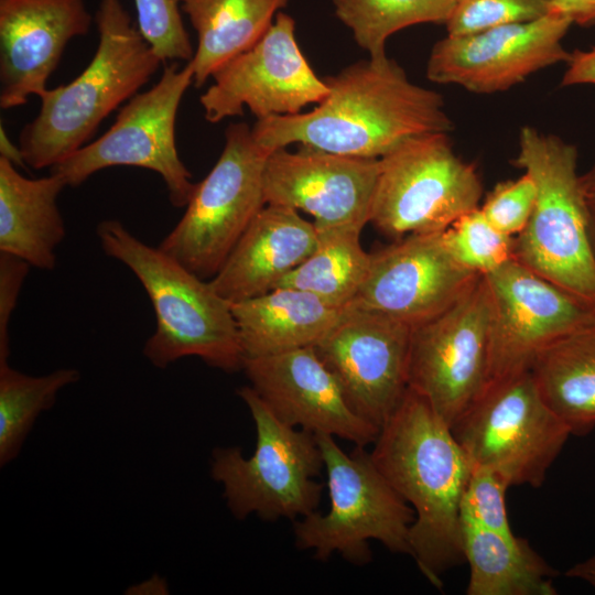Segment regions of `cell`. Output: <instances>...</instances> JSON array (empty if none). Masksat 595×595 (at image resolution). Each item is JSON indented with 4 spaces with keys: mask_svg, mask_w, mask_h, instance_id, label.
<instances>
[{
    "mask_svg": "<svg viewBox=\"0 0 595 595\" xmlns=\"http://www.w3.org/2000/svg\"><path fill=\"white\" fill-rule=\"evenodd\" d=\"M324 80L328 94L313 110L257 120L256 140L272 151L296 143L380 159L409 137L453 130L443 97L410 82L388 56L357 62Z\"/></svg>",
    "mask_w": 595,
    "mask_h": 595,
    "instance_id": "cell-1",
    "label": "cell"
},
{
    "mask_svg": "<svg viewBox=\"0 0 595 595\" xmlns=\"http://www.w3.org/2000/svg\"><path fill=\"white\" fill-rule=\"evenodd\" d=\"M369 453L414 510L410 555L426 580L442 588V575L465 562L461 500L473 467L469 458L451 426L410 388Z\"/></svg>",
    "mask_w": 595,
    "mask_h": 595,
    "instance_id": "cell-2",
    "label": "cell"
},
{
    "mask_svg": "<svg viewBox=\"0 0 595 595\" xmlns=\"http://www.w3.org/2000/svg\"><path fill=\"white\" fill-rule=\"evenodd\" d=\"M96 22L99 42L90 63L71 83L47 88L39 113L20 132L19 147L32 169L53 167L84 147L162 64L120 0H100Z\"/></svg>",
    "mask_w": 595,
    "mask_h": 595,
    "instance_id": "cell-3",
    "label": "cell"
},
{
    "mask_svg": "<svg viewBox=\"0 0 595 595\" xmlns=\"http://www.w3.org/2000/svg\"><path fill=\"white\" fill-rule=\"evenodd\" d=\"M96 234L104 252L131 270L152 303L156 325L142 349L152 366L165 369L178 359L198 357L223 371L241 369L231 303L209 281L160 247L143 242L117 219L99 223Z\"/></svg>",
    "mask_w": 595,
    "mask_h": 595,
    "instance_id": "cell-4",
    "label": "cell"
},
{
    "mask_svg": "<svg viewBox=\"0 0 595 595\" xmlns=\"http://www.w3.org/2000/svg\"><path fill=\"white\" fill-rule=\"evenodd\" d=\"M513 164L537 187L532 214L515 237L513 258L595 309V257L576 147L527 126L519 132Z\"/></svg>",
    "mask_w": 595,
    "mask_h": 595,
    "instance_id": "cell-5",
    "label": "cell"
},
{
    "mask_svg": "<svg viewBox=\"0 0 595 595\" xmlns=\"http://www.w3.org/2000/svg\"><path fill=\"white\" fill-rule=\"evenodd\" d=\"M256 425V448L245 457L237 446L216 447L210 474L238 520L295 519L314 511L323 486L315 482L324 462L315 434L279 420L251 386L238 389Z\"/></svg>",
    "mask_w": 595,
    "mask_h": 595,
    "instance_id": "cell-6",
    "label": "cell"
},
{
    "mask_svg": "<svg viewBox=\"0 0 595 595\" xmlns=\"http://www.w3.org/2000/svg\"><path fill=\"white\" fill-rule=\"evenodd\" d=\"M329 497L325 513L314 511L294 522L296 547L316 559L333 553L363 565L371 559L369 540L396 553H411L409 534L414 510L397 493L365 447L344 452L334 436L316 433Z\"/></svg>",
    "mask_w": 595,
    "mask_h": 595,
    "instance_id": "cell-7",
    "label": "cell"
},
{
    "mask_svg": "<svg viewBox=\"0 0 595 595\" xmlns=\"http://www.w3.org/2000/svg\"><path fill=\"white\" fill-rule=\"evenodd\" d=\"M271 152L247 123H230L217 162L196 183L182 218L159 247L199 278H214L267 205L263 171Z\"/></svg>",
    "mask_w": 595,
    "mask_h": 595,
    "instance_id": "cell-8",
    "label": "cell"
},
{
    "mask_svg": "<svg viewBox=\"0 0 595 595\" xmlns=\"http://www.w3.org/2000/svg\"><path fill=\"white\" fill-rule=\"evenodd\" d=\"M473 466L509 487H539L571 434L544 401L531 370L491 382L451 428Z\"/></svg>",
    "mask_w": 595,
    "mask_h": 595,
    "instance_id": "cell-9",
    "label": "cell"
},
{
    "mask_svg": "<svg viewBox=\"0 0 595 595\" xmlns=\"http://www.w3.org/2000/svg\"><path fill=\"white\" fill-rule=\"evenodd\" d=\"M379 162L369 221L388 236L442 232L478 208L476 166L455 154L447 132L409 137Z\"/></svg>",
    "mask_w": 595,
    "mask_h": 595,
    "instance_id": "cell-10",
    "label": "cell"
},
{
    "mask_svg": "<svg viewBox=\"0 0 595 595\" xmlns=\"http://www.w3.org/2000/svg\"><path fill=\"white\" fill-rule=\"evenodd\" d=\"M194 84L191 61L165 65L158 83L136 94L100 138L85 144L53 167L66 186H78L111 166H137L158 173L174 207H185L195 190L192 174L178 156L175 121L181 100Z\"/></svg>",
    "mask_w": 595,
    "mask_h": 595,
    "instance_id": "cell-11",
    "label": "cell"
},
{
    "mask_svg": "<svg viewBox=\"0 0 595 595\" xmlns=\"http://www.w3.org/2000/svg\"><path fill=\"white\" fill-rule=\"evenodd\" d=\"M491 298L484 275L412 327L408 383L452 428L490 383Z\"/></svg>",
    "mask_w": 595,
    "mask_h": 595,
    "instance_id": "cell-12",
    "label": "cell"
},
{
    "mask_svg": "<svg viewBox=\"0 0 595 595\" xmlns=\"http://www.w3.org/2000/svg\"><path fill=\"white\" fill-rule=\"evenodd\" d=\"M212 78L199 97L205 119L212 123L241 116L245 107L257 120L300 113L328 94L325 80L300 50L293 18L281 11L255 45L224 64Z\"/></svg>",
    "mask_w": 595,
    "mask_h": 595,
    "instance_id": "cell-13",
    "label": "cell"
},
{
    "mask_svg": "<svg viewBox=\"0 0 595 595\" xmlns=\"http://www.w3.org/2000/svg\"><path fill=\"white\" fill-rule=\"evenodd\" d=\"M484 277L493 309L490 383L530 370L549 346L595 326V309L515 258Z\"/></svg>",
    "mask_w": 595,
    "mask_h": 595,
    "instance_id": "cell-14",
    "label": "cell"
},
{
    "mask_svg": "<svg viewBox=\"0 0 595 595\" xmlns=\"http://www.w3.org/2000/svg\"><path fill=\"white\" fill-rule=\"evenodd\" d=\"M411 333L412 326L394 317L347 306L313 346L351 409L379 430L409 389Z\"/></svg>",
    "mask_w": 595,
    "mask_h": 595,
    "instance_id": "cell-15",
    "label": "cell"
},
{
    "mask_svg": "<svg viewBox=\"0 0 595 595\" xmlns=\"http://www.w3.org/2000/svg\"><path fill=\"white\" fill-rule=\"evenodd\" d=\"M572 24L550 12L529 22L447 35L432 47L426 77L475 94L507 90L540 69L569 61L562 40Z\"/></svg>",
    "mask_w": 595,
    "mask_h": 595,
    "instance_id": "cell-16",
    "label": "cell"
},
{
    "mask_svg": "<svg viewBox=\"0 0 595 595\" xmlns=\"http://www.w3.org/2000/svg\"><path fill=\"white\" fill-rule=\"evenodd\" d=\"M480 275L453 258L442 232L409 235L370 253L367 277L348 306L413 327L453 305Z\"/></svg>",
    "mask_w": 595,
    "mask_h": 595,
    "instance_id": "cell-17",
    "label": "cell"
},
{
    "mask_svg": "<svg viewBox=\"0 0 595 595\" xmlns=\"http://www.w3.org/2000/svg\"><path fill=\"white\" fill-rule=\"evenodd\" d=\"M379 159L347 156L300 147L273 150L264 165L266 204L303 210L316 226L369 221Z\"/></svg>",
    "mask_w": 595,
    "mask_h": 595,
    "instance_id": "cell-18",
    "label": "cell"
},
{
    "mask_svg": "<svg viewBox=\"0 0 595 595\" xmlns=\"http://www.w3.org/2000/svg\"><path fill=\"white\" fill-rule=\"evenodd\" d=\"M241 369L273 414L291 426L365 447L379 429L359 416L313 347L245 358Z\"/></svg>",
    "mask_w": 595,
    "mask_h": 595,
    "instance_id": "cell-19",
    "label": "cell"
},
{
    "mask_svg": "<svg viewBox=\"0 0 595 595\" xmlns=\"http://www.w3.org/2000/svg\"><path fill=\"white\" fill-rule=\"evenodd\" d=\"M84 0H0V107L40 97L68 42L88 32Z\"/></svg>",
    "mask_w": 595,
    "mask_h": 595,
    "instance_id": "cell-20",
    "label": "cell"
},
{
    "mask_svg": "<svg viewBox=\"0 0 595 595\" xmlns=\"http://www.w3.org/2000/svg\"><path fill=\"white\" fill-rule=\"evenodd\" d=\"M317 245L314 223L290 207L267 204L209 280L229 303L273 290Z\"/></svg>",
    "mask_w": 595,
    "mask_h": 595,
    "instance_id": "cell-21",
    "label": "cell"
},
{
    "mask_svg": "<svg viewBox=\"0 0 595 595\" xmlns=\"http://www.w3.org/2000/svg\"><path fill=\"white\" fill-rule=\"evenodd\" d=\"M64 187L65 182L54 173L29 178L0 156V251L52 271L56 248L66 235L57 206Z\"/></svg>",
    "mask_w": 595,
    "mask_h": 595,
    "instance_id": "cell-22",
    "label": "cell"
},
{
    "mask_svg": "<svg viewBox=\"0 0 595 595\" xmlns=\"http://www.w3.org/2000/svg\"><path fill=\"white\" fill-rule=\"evenodd\" d=\"M344 309L292 288H277L231 304L242 360L313 347Z\"/></svg>",
    "mask_w": 595,
    "mask_h": 595,
    "instance_id": "cell-23",
    "label": "cell"
},
{
    "mask_svg": "<svg viewBox=\"0 0 595 595\" xmlns=\"http://www.w3.org/2000/svg\"><path fill=\"white\" fill-rule=\"evenodd\" d=\"M289 0H183L197 34L191 60L194 85L202 87L224 64L255 45Z\"/></svg>",
    "mask_w": 595,
    "mask_h": 595,
    "instance_id": "cell-24",
    "label": "cell"
},
{
    "mask_svg": "<svg viewBox=\"0 0 595 595\" xmlns=\"http://www.w3.org/2000/svg\"><path fill=\"white\" fill-rule=\"evenodd\" d=\"M467 595H554V571L517 536L462 521Z\"/></svg>",
    "mask_w": 595,
    "mask_h": 595,
    "instance_id": "cell-25",
    "label": "cell"
},
{
    "mask_svg": "<svg viewBox=\"0 0 595 595\" xmlns=\"http://www.w3.org/2000/svg\"><path fill=\"white\" fill-rule=\"evenodd\" d=\"M530 370L544 401L572 435L595 428V326L549 346Z\"/></svg>",
    "mask_w": 595,
    "mask_h": 595,
    "instance_id": "cell-26",
    "label": "cell"
},
{
    "mask_svg": "<svg viewBox=\"0 0 595 595\" xmlns=\"http://www.w3.org/2000/svg\"><path fill=\"white\" fill-rule=\"evenodd\" d=\"M317 245L312 253L274 288H292L316 295L326 304L347 307L363 285L370 253L360 244L363 228L316 226Z\"/></svg>",
    "mask_w": 595,
    "mask_h": 595,
    "instance_id": "cell-27",
    "label": "cell"
},
{
    "mask_svg": "<svg viewBox=\"0 0 595 595\" xmlns=\"http://www.w3.org/2000/svg\"><path fill=\"white\" fill-rule=\"evenodd\" d=\"M75 368L30 376L0 363V466L14 461L42 412L54 407L60 391L76 383Z\"/></svg>",
    "mask_w": 595,
    "mask_h": 595,
    "instance_id": "cell-28",
    "label": "cell"
},
{
    "mask_svg": "<svg viewBox=\"0 0 595 595\" xmlns=\"http://www.w3.org/2000/svg\"><path fill=\"white\" fill-rule=\"evenodd\" d=\"M333 4L369 58L380 60L396 32L420 23L445 24L455 0H333Z\"/></svg>",
    "mask_w": 595,
    "mask_h": 595,
    "instance_id": "cell-29",
    "label": "cell"
},
{
    "mask_svg": "<svg viewBox=\"0 0 595 595\" xmlns=\"http://www.w3.org/2000/svg\"><path fill=\"white\" fill-rule=\"evenodd\" d=\"M453 258L466 269L485 275L513 258L515 237L498 230L475 208L442 231Z\"/></svg>",
    "mask_w": 595,
    "mask_h": 595,
    "instance_id": "cell-30",
    "label": "cell"
},
{
    "mask_svg": "<svg viewBox=\"0 0 595 595\" xmlns=\"http://www.w3.org/2000/svg\"><path fill=\"white\" fill-rule=\"evenodd\" d=\"M550 6L551 0H455L445 26L447 35H466L540 19Z\"/></svg>",
    "mask_w": 595,
    "mask_h": 595,
    "instance_id": "cell-31",
    "label": "cell"
},
{
    "mask_svg": "<svg viewBox=\"0 0 595 595\" xmlns=\"http://www.w3.org/2000/svg\"><path fill=\"white\" fill-rule=\"evenodd\" d=\"M183 0H134L138 30L160 61H191L194 51L183 24Z\"/></svg>",
    "mask_w": 595,
    "mask_h": 595,
    "instance_id": "cell-32",
    "label": "cell"
},
{
    "mask_svg": "<svg viewBox=\"0 0 595 595\" xmlns=\"http://www.w3.org/2000/svg\"><path fill=\"white\" fill-rule=\"evenodd\" d=\"M509 486L489 469L473 466L461 500V520L515 536L506 509Z\"/></svg>",
    "mask_w": 595,
    "mask_h": 595,
    "instance_id": "cell-33",
    "label": "cell"
},
{
    "mask_svg": "<svg viewBox=\"0 0 595 595\" xmlns=\"http://www.w3.org/2000/svg\"><path fill=\"white\" fill-rule=\"evenodd\" d=\"M537 197V187L530 174L499 182L487 194L479 209L501 232L516 237L526 227Z\"/></svg>",
    "mask_w": 595,
    "mask_h": 595,
    "instance_id": "cell-34",
    "label": "cell"
},
{
    "mask_svg": "<svg viewBox=\"0 0 595 595\" xmlns=\"http://www.w3.org/2000/svg\"><path fill=\"white\" fill-rule=\"evenodd\" d=\"M30 267L23 259L0 251V363L8 361L9 324Z\"/></svg>",
    "mask_w": 595,
    "mask_h": 595,
    "instance_id": "cell-35",
    "label": "cell"
},
{
    "mask_svg": "<svg viewBox=\"0 0 595 595\" xmlns=\"http://www.w3.org/2000/svg\"><path fill=\"white\" fill-rule=\"evenodd\" d=\"M566 63L562 86L595 85V47L588 51L575 50Z\"/></svg>",
    "mask_w": 595,
    "mask_h": 595,
    "instance_id": "cell-36",
    "label": "cell"
},
{
    "mask_svg": "<svg viewBox=\"0 0 595 595\" xmlns=\"http://www.w3.org/2000/svg\"><path fill=\"white\" fill-rule=\"evenodd\" d=\"M550 12L564 15L580 26L595 25V0H551Z\"/></svg>",
    "mask_w": 595,
    "mask_h": 595,
    "instance_id": "cell-37",
    "label": "cell"
},
{
    "mask_svg": "<svg viewBox=\"0 0 595 595\" xmlns=\"http://www.w3.org/2000/svg\"><path fill=\"white\" fill-rule=\"evenodd\" d=\"M583 198L587 213L588 235L595 257V163L580 176Z\"/></svg>",
    "mask_w": 595,
    "mask_h": 595,
    "instance_id": "cell-38",
    "label": "cell"
},
{
    "mask_svg": "<svg viewBox=\"0 0 595 595\" xmlns=\"http://www.w3.org/2000/svg\"><path fill=\"white\" fill-rule=\"evenodd\" d=\"M565 575L571 578L580 580L595 589V552L585 560L574 564Z\"/></svg>",
    "mask_w": 595,
    "mask_h": 595,
    "instance_id": "cell-39",
    "label": "cell"
},
{
    "mask_svg": "<svg viewBox=\"0 0 595 595\" xmlns=\"http://www.w3.org/2000/svg\"><path fill=\"white\" fill-rule=\"evenodd\" d=\"M0 156L7 159L15 166H24L25 161L19 145H14L9 139L6 129L0 128Z\"/></svg>",
    "mask_w": 595,
    "mask_h": 595,
    "instance_id": "cell-40",
    "label": "cell"
}]
</instances>
